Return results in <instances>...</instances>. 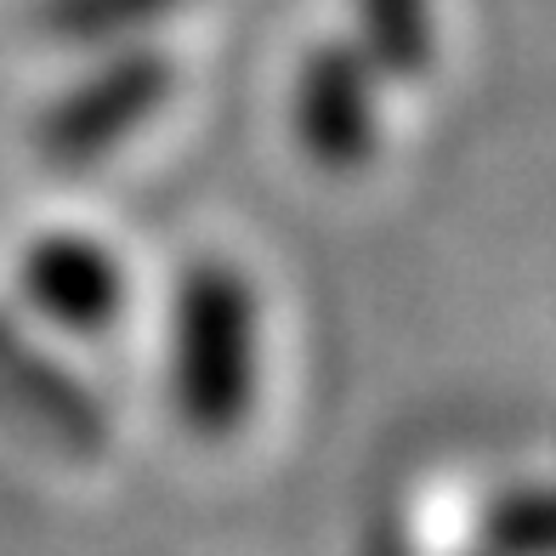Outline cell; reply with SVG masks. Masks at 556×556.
Here are the masks:
<instances>
[{
  "label": "cell",
  "mask_w": 556,
  "mask_h": 556,
  "mask_svg": "<svg viewBox=\"0 0 556 556\" xmlns=\"http://www.w3.org/2000/svg\"><path fill=\"white\" fill-rule=\"evenodd\" d=\"M352 46L369 58L381 80L420 74L438 58V12L432 0H352Z\"/></svg>",
  "instance_id": "5b68a950"
},
{
  "label": "cell",
  "mask_w": 556,
  "mask_h": 556,
  "mask_svg": "<svg viewBox=\"0 0 556 556\" xmlns=\"http://www.w3.org/2000/svg\"><path fill=\"white\" fill-rule=\"evenodd\" d=\"M176 0H46L40 23L63 40H119L160 23Z\"/></svg>",
  "instance_id": "8992f818"
},
{
  "label": "cell",
  "mask_w": 556,
  "mask_h": 556,
  "mask_svg": "<svg viewBox=\"0 0 556 556\" xmlns=\"http://www.w3.org/2000/svg\"><path fill=\"white\" fill-rule=\"evenodd\" d=\"M170 91V58L142 46V52H119L103 74H91L80 91H68L46 119V142L58 160H91L148 119Z\"/></svg>",
  "instance_id": "3957f363"
},
{
  "label": "cell",
  "mask_w": 556,
  "mask_h": 556,
  "mask_svg": "<svg viewBox=\"0 0 556 556\" xmlns=\"http://www.w3.org/2000/svg\"><path fill=\"white\" fill-rule=\"evenodd\" d=\"M262 313L250 278L227 262H199L170 313V392L176 415L193 432L222 438L239 432L256 409V375H262Z\"/></svg>",
  "instance_id": "6da1fadb"
},
{
  "label": "cell",
  "mask_w": 556,
  "mask_h": 556,
  "mask_svg": "<svg viewBox=\"0 0 556 556\" xmlns=\"http://www.w3.org/2000/svg\"><path fill=\"white\" fill-rule=\"evenodd\" d=\"M375 86L381 74L352 40H318L301 58L290 119L318 165H358L375 148Z\"/></svg>",
  "instance_id": "7a4b0ae2"
},
{
  "label": "cell",
  "mask_w": 556,
  "mask_h": 556,
  "mask_svg": "<svg viewBox=\"0 0 556 556\" xmlns=\"http://www.w3.org/2000/svg\"><path fill=\"white\" fill-rule=\"evenodd\" d=\"M23 290L68 330H109L125 307L119 256L86 233H40L23 256Z\"/></svg>",
  "instance_id": "277c9868"
}]
</instances>
